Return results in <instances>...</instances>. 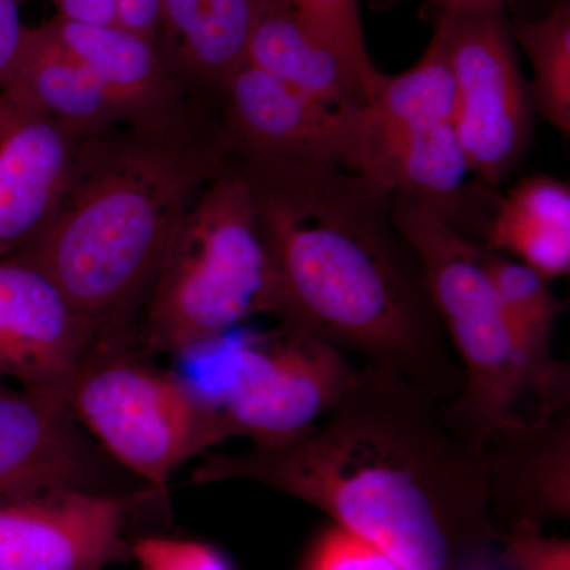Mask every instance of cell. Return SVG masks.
<instances>
[{
	"instance_id": "obj_1",
	"label": "cell",
	"mask_w": 570,
	"mask_h": 570,
	"mask_svg": "<svg viewBox=\"0 0 570 570\" xmlns=\"http://www.w3.org/2000/svg\"><path fill=\"white\" fill-rule=\"evenodd\" d=\"M190 482H249L324 512L406 570H474L499 540L482 453L439 403L373 366L302 433L209 456Z\"/></svg>"
},
{
	"instance_id": "obj_2",
	"label": "cell",
	"mask_w": 570,
	"mask_h": 570,
	"mask_svg": "<svg viewBox=\"0 0 570 570\" xmlns=\"http://www.w3.org/2000/svg\"><path fill=\"white\" fill-rule=\"evenodd\" d=\"M234 157L272 265L273 317L403 377L439 404L459 395V362L417 254L393 219L392 190L328 165Z\"/></svg>"
},
{
	"instance_id": "obj_3",
	"label": "cell",
	"mask_w": 570,
	"mask_h": 570,
	"mask_svg": "<svg viewBox=\"0 0 570 570\" xmlns=\"http://www.w3.org/2000/svg\"><path fill=\"white\" fill-rule=\"evenodd\" d=\"M234 151L216 100L81 135L61 197L13 257L45 273L102 343L129 341L179 220Z\"/></svg>"
},
{
	"instance_id": "obj_4",
	"label": "cell",
	"mask_w": 570,
	"mask_h": 570,
	"mask_svg": "<svg viewBox=\"0 0 570 570\" xmlns=\"http://www.w3.org/2000/svg\"><path fill=\"white\" fill-rule=\"evenodd\" d=\"M393 219L417 254L463 377L459 395L439 404L450 430L482 453L501 428L560 412L513 336L483 266V247L403 194H393Z\"/></svg>"
},
{
	"instance_id": "obj_5",
	"label": "cell",
	"mask_w": 570,
	"mask_h": 570,
	"mask_svg": "<svg viewBox=\"0 0 570 570\" xmlns=\"http://www.w3.org/2000/svg\"><path fill=\"white\" fill-rule=\"evenodd\" d=\"M140 313V346L175 356L275 313L253 190L234 156L179 220Z\"/></svg>"
},
{
	"instance_id": "obj_6",
	"label": "cell",
	"mask_w": 570,
	"mask_h": 570,
	"mask_svg": "<svg viewBox=\"0 0 570 570\" xmlns=\"http://www.w3.org/2000/svg\"><path fill=\"white\" fill-rule=\"evenodd\" d=\"M175 376L216 412L224 441L276 444L296 436L346 392L348 356L298 326L232 332L176 355Z\"/></svg>"
},
{
	"instance_id": "obj_7",
	"label": "cell",
	"mask_w": 570,
	"mask_h": 570,
	"mask_svg": "<svg viewBox=\"0 0 570 570\" xmlns=\"http://www.w3.org/2000/svg\"><path fill=\"white\" fill-rule=\"evenodd\" d=\"M67 401L82 430L156 497L176 469L225 442L216 412L174 373L130 354L129 343L99 344Z\"/></svg>"
},
{
	"instance_id": "obj_8",
	"label": "cell",
	"mask_w": 570,
	"mask_h": 570,
	"mask_svg": "<svg viewBox=\"0 0 570 570\" xmlns=\"http://www.w3.org/2000/svg\"><path fill=\"white\" fill-rule=\"evenodd\" d=\"M436 33L455 86V129L469 170L504 181L530 148L534 104L502 0L444 2Z\"/></svg>"
},
{
	"instance_id": "obj_9",
	"label": "cell",
	"mask_w": 570,
	"mask_h": 570,
	"mask_svg": "<svg viewBox=\"0 0 570 570\" xmlns=\"http://www.w3.org/2000/svg\"><path fill=\"white\" fill-rule=\"evenodd\" d=\"M217 104L236 156L305 160L362 174L366 107H333L247 61L225 80Z\"/></svg>"
},
{
	"instance_id": "obj_10",
	"label": "cell",
	"mask_w": 570,
	"mask_h": 570,
	"mask_svg": "<svg viewBox=\"0 0 570 570\" xmlns=\"http://www.w3.org/2000/svg\"><path fill=\"white\" fill-rule=\"evenodd\" d=\"M132 499L92 490L0 501V570H102L130 560Z\"/></svg>"
},
{
	"instance_id": "obj_11",
	"label": "cell",
	"mask_w": 570,
	"mask_h": 570,
	"mask_svg": "<svg viewBox=\"0 0 570 570\" xmlns=\"http://www.w3.org/2000/svg\"><path fill=\"white\" fill-rule=\"evenodd\" d=\"M100 343L50 277L13 255L0 257V377L67 397Z\"/></svg>"
},
{
	"instance_id": "obj_12",
	"label": "cell",
	"mask_w": 570,
	"mask_h": 570,
	"mask_svg": "<svg viewBox=\"0 0 570 570\" xmlns=\"http://www.w3.org/2000/svg\"><path fill=\"white\" fill-rule=\"evenodd\" d=\"M80 135L31 97L0 88V257L43 225L61 197Z\"/></svg>"
},
{
	"instance_id": "obj_13",
	"label": "cell",
	"mask_w": 570,
	"mask_h": 570,
	"mask_svg": "<svg viewBox=\"0 0 570 570\" xmlns=\"http://www.w3.org/2000/svg\"><path fill=\"white\" fill-rule=\"evenodd\" d=\"M97 459L67 397L0 385V501L89 489Z\"/></svg>"
},
{
	"instance_id": "obj_14",
	"label": "cell",
	"mask_w": 570,
	"mask_h": 570,
	"mask_svg": "<svg viewBox=\"0 0 570 570\" xmlns=\"http://www.w3.org/2000/svg\"><path fill=\"white\" fill-rule=\"evenodd\" d=\"M569 423L566 407L547 419L512 423L487 439L482 455L497 527L501 519L504 528L517 521L568 519Z\"/></svg>"
},
{
	"instance_id": "obj_15",
	"label": "cell",
	"mask_w": 570,
	"mask_h": 570,
	"mask_svg": "<svg viewBox=\"0 0 570 570\" xmlns=\"http://www.w3.org/2000/svg\"><path fill=\"white\" fill-rule=\"evenodd\" d=\"M246 61L337 108L366 107L382 73L363 69L285 0H262Z\"/></svg>"
},
{
	"instance_id": "obj_16",
	"label": "cell",
	"mask_w": 570,
	"mask_h": 570,
	"mask_svg": "<svg viewBox=\"0 0 570 570\" xmlns=\"http://www.w3.org/2000/svg\"><path fill=\"white\" fill-rule=\"evenodd\" d=\"M262 0H163L156 47L189 91L217 100L225 80L246 61Z\"/></svg>"
},
{
	"instance_id": "obj_17",
	"label": "cell",
	"mask_w": 570,
	"mask_h": 570,
	"mask_svg": "<svg viewBox=\"0 0 570 570\" xmlns=\"http://www.w3.org/2000/svg\"><path fill=\"white\" fill-rule=\"evenodd\" d=\"M47 24L62 47L104 82L127 119L174 110L198 96L171 73L154 41L118 26L80 24L59 17Z\"/></svg>"
},
{
	"instance_id": "obj_18",
	"label": "cell",
	"mask_w": 570,
	"mask_h": 570,
	"mask_svg": "<svg viewBox=\"0 0 570 570\" xmlns=\"http://www.w3.org/2000/svg\"><path fill=\"white\" fill-rule=\"evenodd\" d=\"M2 86L20 89L80 137L127 119L104 82L62 47L47 22L26 26Z\"/></svg>"
},
{
	"instance_id": "obj_19",
	"label": "cell",
	"mask_w": 570,
	"mask_h": 570,
	"mask_svg": "<svg viewBox=\"0 0 570 570\" xmlns=\"http://www.w3.org/2000/svg\"><path fill=\"white\" fill-rule=\"evenodd\" d=\"M485 249L554 279L570 269V187L547 175L520 179L499 200Z\"/></svg>"
},
{
	"instance_id": "obj_20",
	"label": "cell",
	"mask_w": 570,
	"mask_h": 570,
	"mask_svg": "<svg viewBox=\"0 0 570 570\" xmlns=\"http://www.w3.org/2000/svg\"><path fill=\"white\" fill-rule=\"evenodd\" d=\"M482 258L513 336L539 374L551 403L568 407L569 367L553 354V330L562 303L551 291V281L531 266L485 247Z\"/></svg>"
},
{
	"instance_id": "obj_21",
	"label": "cell",
	"mask_w": 570,
	"mask_h": 570,
	"mask_svg": "<svg viewBox=\"0 0 570 570\" xmlns=\"http://www.w3.org/2000/svg\"><path fill=\"white\" fill-rule=\"evenodd\" d=\"M531 62L534 110L564 137L570 134V3L557 0L546 17L512 24Z\"/></svg>"
},
{
	"instance_id": "obj_22",
	"label": "cell",
	"mask_w": 570,
	"mask_h": 570,
	"mask_svg": "<svg viewBox=\"0 0 570 570\" xmlns=\"http://www.w3.org/2000/svg\"><path fill=\"white\" fill-rule=\"evenodd\" d=\"M318 32L335 41L363 69L374 70L367 55L360 0H285Z\"/></svg>"
},
{
	"instance_id": "obj_23",
	"label": "cell",
	"mask_w": 570,
	"mask_h": 570,
	"mask_svg": "<svg viewBox=\"0 0 570 570\" xmlns=\"http://www.w3.org/2000/svg\"><path fill=\"white\" fill-rule=\"evenodd\" d=\"M140 570H235L227 554L200 540L145 535L130 542Z\"/></svg>"
},
{
	"instance_id": "obj_24",
	"label": "cell",
	"mask_w": 570,
	"mask_h": 570,
	"mask_svg": "<svg viewBox=\"0 0 570 570\" xmlns=\"http://www.w3.org/2000/svg\"><path fill=\"white\" fill-rule=\"evenodd\" d=\"M299 570H406L387 553L332 524L314 540Z\"/></svg>"
},
{
	"instance_id": "obj_25",
	"label": "cell",
	"mask_w": 570,
	"mask_h": 570,
	"mask_svg": "<svg viewBox=\"0 0 570 570\" xmlns=\"http://www.w3.org/2000/svg\"><path fill=\"white\" fill-rule=\"evenodd\" d=\"M499 542L509 570H570L569 540L543 534L542 524L517 521L499 532Z\"/></svg>"
},
{
	"instance_id": "obj_26",
	"label": "cell",
	"mask_w": 570,
	"mask_h": 570,
	"mask_svg": "<svg viewBox=\"0 0 570 570\" xmlns=\"http://www.w3.org/2000/svg\"><path fill=\"white\" fill-rule=\"evenodd\" d=\"M163 21V0H116V24L156 43Z\"/></svg>"
},
{
	"instance_id": "obj_27",
	"label": "cell",
	"mask_w": 570,
	"mask_h": 570,
	"mask_svg": "<svg viewBox=\"0 0 570 570\" xmlns=\"http://www.w3.org/2000/svg\"><path fill=\"white\" fill-rule=\"evenodd\" d=\"M28 0H0V86L6 80L24 33L21 7Z\"/></svg>"
},
{
	"instance_id": "obj_28",
	"label": "cell",
	"mask_w": 570,
	"mask_h": 570,
	"mask_svg": "<svg viewBox=\"0 0 570 570\" xmlns=\"http://www.w3.org/2000/svg\"><path fill=\"white\" fill-rule=\"evenodd\" d=\"M58 10L56 17L92 26L116 24V0H47Z\"/></svg>"
},
{
	"instance_id": "obj_29",
	"label": "cell",
	"mask_w": 570,
	"mask_h": 570,
	"mask_svg": "<svg viewBox=\"0 0 570 570\" xmlns=\"http://www.w3.org/2000/svg\"><path fill=\"white\" fill-rule=\"evenodd\" d=\"M474 570H490L489 568H483V566H479V568H475Z\"/></svg>"
},
{
	"instance_id": "obj_30",
	"label": "cell",
	"mask_w": 570,
	"mask_h": 570,
	"mask_svg": "<svg viewBox=\"0 0 570 570\" xmlns=\"http://www.w3.org/2000/svg\"><path fill=\"white\" fill-rule=\"evenodd\" d=\"M444 2H449V0H444Z\"/></svg>"
}]
</instances>
